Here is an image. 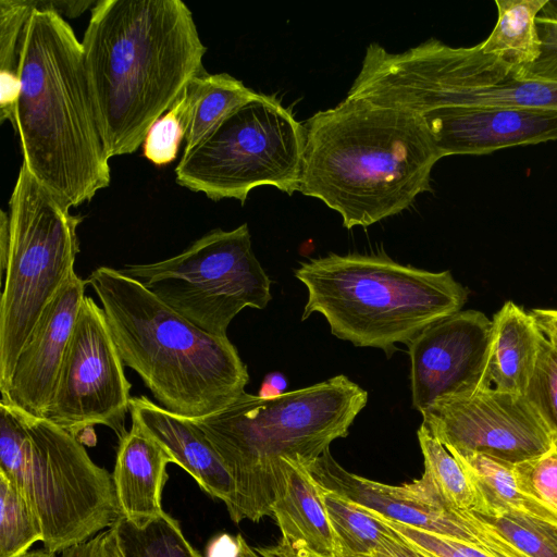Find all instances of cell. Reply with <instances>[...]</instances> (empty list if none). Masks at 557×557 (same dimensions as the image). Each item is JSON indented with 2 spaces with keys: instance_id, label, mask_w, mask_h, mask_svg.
<instances>
[{
  "instance_id": "cell-3",
  "label": "cell",
  "mask_w": 557,
  "mask_h": 557,
  "mask_svg": "<svg viewBox=\"0 0 557 557\" xmlns=\"http://www.w3.org/2000/svg\"><path fill=\"white\" fill-rule=\"evenodd\" d=\"M20 81L14 129L23 163L69 208L90 201L110 184L109 158L82 42L57 11L34 3L21 36Z\"/></svg>"
},
{
  "instance_id": "cell-13",
  "label": "cell",
  "mask_w": 557,
  "mask_h": 557,
  "mask_svg": "<svg viewBox=\"0 0 557 557\" xmlns=\"http://www.w3.org/2000/svg\"><path fill=\"white\" fill-rule=\"evenodd\" d=\"M422 423L450 453L517 465L548 453L554 437L524 395L482 387L436 404Z\"/></svg>"
},
{
  "instance_id": "cell-6",
  "label": "cell",
  "mask_w": 557,
  "mask_h": 557,
  "mask_svg": "<svg viewBox=\"0 0 557 557\" xmlns=\"http://www.w3.org/2000/svg\"><path fill=\"white\" fill-rule=\"evenodd\" d=\"M294 274L308 292L301 320L318 312L337 338L388 356L395 344H408L468 299L450 271L401 264L382 253H330L301 262Z\"/></svg>"
},
{
  "instance_id": "cell-1",
  "label": "cell",
  "mask_w": 557,
  "mask_h": 557,
  "mask_svg": "<svg viewBox=\"0 0 557 557\" xmlns=\"http://www.w3.org/2000/svg\"><path fill=\"white\" fill-rule=\"evenodd\" d=\"M108 158L129 154L196 77L207 51L181 0H99L82 40Z\"/></svg>"
},
{
  "instance_id": "cell-15",
  "label": "cell",
  "mask_w": 557,
  "mask_h": 557,
  "mask_svg": "<svg viewBox=\"0 0 557 557\" xmlns=\"http://www.w3.org/2000/svg\"><path fill=\"white\" fill-rule=\"evenodd\" d=\"M306 467L323 487L386 519L479 544L470 512L453 508L423 475L401 485L372 481L344 469L330 448Z\"/></svg>"
},
{
  "instance_id": "cell-18",
  "label": "cell",
  "mask_w": 557,
  "mask_h": 557,
  "mask_svg": "<svg viewBox=\"0 0 557 557\" xmlns=\"http://www.w3.org/2000/svg\"><path fill=\"white\" fill-rule=\"evenodd\" d=\"M271 517L281 531L277 543L295 557H338L323 486L304 463L280 461Z\"/></svg>"
},
{
  "instance_id": "cell-28",
  "label": "cell",
  "mask_w": 557,
  "mask_h": 557,
  "mask_svg": "<svg viewBox=\"0 0 557 557\" xmlns=\"http://www.w3.org/2000/svg\"><path fill=\"white\" fill-rule=\"evenodd\" d=\"M417 435L424 460L422 475L453 508L459 511L474 510V493L459 461L423 423Z\"/></svg>"
},
{
  "instance_id": "cell-44",
  "label": "cell",
  "mask_w": 557,
  "mask_h": 557,
  "mask_svg": "<svg viewBox=\"0 0 557 557\" xmlns=\"http://www.w3.org/2000/svg\"><path fill=\"white\" fill-rule=\"evenodd\" d=\"M99 539L100 533L85 543L65 549L62 557H95Z\"/></svg>"
},
{
  "instance_id": "cell-46",
  "label": "cell",
  "mask_w": 557,
  "mask_h": 557,
  "mask_svg": "<svg viewBox=\"0 0 557 557\" xmlns=\"http://www.w3.org/2000/svg\"><path fill=\"white\" fill-rule=\"evenodd\" d=\"M194 557H205L203 555H201L196 548L194 550Z\"/></svg>"
},
{
  "instance_id": "cell-10",
  "label": "cell",
  "mask_w": 557,
  "mask_h": 557,
  "mask_svg": "<svg viewBox=\"0 0 557 557\" xmlns=\"http://www.w3.org/2000/svg\"><path fill=\"white\" fill-rule=\"evenodd\" d=\"M305 125L274 97L257 95L233 111L175 168L178 185L218 201L245 203L259 186L298 191L305 149Z\"/></svg>"
},
{
  "instance_id": "cell-32",
  "label": "cell",
  "mask_w": 557,
  "mask_h": 557,
  "mask_svg": "<svg viewBox=\"0 0 557 557\" xmlns=\"http://www.w3.org/2000/svg\"><path fill=\"white\" fill-rule=\"evenodd\" d=\"M524 396L557 437V342L544 336Z\"/></svg>"
},
{
  "instance_id": "cell-24",
  "label": "cell",
  "mask_w": 557,
  "mask_h": 557,
  "mask_svg": "<svg viewBox=\"0 0 557 557\" xmlns=\"http://www.w3.org/2000/svg\"><path fill=\"white\" fill-rule=\"evenodd\" d=\"M338 557H369L394 533L375 512L323 487Z\"/></svg>"
},
{
  "instance_id": "cell-19",
  "label": "cell",
  "mask_w": 557,
  "mask_h": 557,
  "mask_svg": "<svg viewBox=\"0 0 557 557\" xmlns=\"http://www.w3.org/2000/svg\"><path fill=\"white\" fill-rule=\"evenodd\" d=\"M132 423L160 443L173 463L183 468L210 496L230 505L234 482L221 457L194 421L176 416L148 397H132Z\"/></svg>"
},
{
  "instance_id": "cell-29",
  "label": "cell",
  "mask_w": 557,
  "mask_h": 557,
  "mask_svg": "<svg viewBox=\"0 0 557 557\" xmlns=\"http://www.w3.org/2000/svg\"><path fill=\"white\" fill-rule=\"evenodd\" d=\"M42 537L34 507L20 487L0 471V557H18Z\"/></svg>"
},
{
  "instance_id": "cell-16",
  "label": "cell",
  "mask_w": 557,
  "mask_h": 557,
  "mask_svg": "<svg viewBox=\"0 0 557 557\" xmlns=\"http://www.w3.org/2000/svg\"><path fill=\"white\" fill-rule=\"evenodd\" d=\"M441 158L557 140V111L457 106L422 115Z\"/></svg>"
},
{
  "instance_id": "cell-25",
  "label": "cell",
  "mask_w": 557,
  "mask_h": 557,
  "mask_svg": "<svg viewBox=\"0 0 557 557\" xmlns=\"http://www.w3.org/2000/svg\"><path fill=\"white\" fill-rule=\"evenodd\" d=\"M256 95L255 90L227 73L200 75L184 150L200 143L233 111Z\"/></svg>"
},
{
  "instance_id": "cell-7",
  "label": "cell",
  "mask_w": 557,
  "mask_h": 557,
  "mask_svg": "<svg viewBox=\"0 0 557 557\" xmlns=\"http://www.w3.org/2000/svg\"><path fill=\"white\" fill-rule=\"evenodd\" d=\"M0 471L34 507L48 552L85 543L122 517L112 474L92 461L77 437L3 399Z\"/></svg>"
},
{
  "instance_id": "cell-22",
  "label": "cell",
  "mask_w": 557,
  "mask_h": 557,
  "mask_svg": "<svg viewBox=\"0 0 557 557\" xmlns=\"http://www.w3.org/2000/svg\"><path fill=\"white\" fill-rule=\"evenodd\" d=\"M466 471L475 497L472 511L483 515L520 512L557 524V512L519 485L513 466L479 453H451Z\"/></svg>"
},
{
  "instance_id": "cell-37",
  "label": "cell",
  "mask_w": 557,
  "mask_h": 557,
  "mask_svg": "<svg viewBox=\"0 0 557 557\" xmlns=\"http://www.w3.org/2000/svg\"><path fill=\"white\" fill-rule=\"evenodd\" d=\"M370 557H435L401 537L396 531Z\"/></svg>"
},
{
  "instance_id": "cell-9",
  "label": "cell",
  "mask_w": 557,
  "mask_h": 557,
  "mask_svg": "<svg viewBox=\"0 0 557 557\" xmlns=\"http://www.w3.org/2000/svg\"><path fill=\"white\" fill-rule=\"evenodd\" d=\"M11 242L0 299V392L44 309L72 276L79 252L74 215L22 162L9 201Z\"/></svg>"
},
{
  "instance_id": "cell-48",
  "label": "cell",
  "mask_w": 557,
  "mask_h": 557,
  "mask_svg": "<svg viewBox=\"0 0 557 557\" xmlns=\"http://www.w3.org/2000/svg\"><path fill=\"white\" fill-rule=\"evenodd\" d=\"M554 3H555V5H556V8H557V0H554Z\"/></svg>"
},
{
  "instance_id": "cell-8",
  "label": "cell",
  "mask_w": 557,
  "mask_h": 557,
  "mask_svg": "<svg viewBox=\"0 0 557 557\" xmlns=\"http://www.w3.org/2000/svg\"><path fill=\"white\" fill-rule=\"evenodd\" d=\"M512 65L480 44L450 47L435 38L404 52L379 44L364 54L360 87L369 101L423 115L457 106L557 111V83L516 77Z\"/></svg>"
},
{
  "instance_id": "cell-47",
  "label": "cell",
  "mask_w": 557,
  "mask_h": 557,
  "mask_svg": "<svg viewBox=\"0 0 557 557\" xmlns=\"http://www.w3.org/2000/svg\"><path fill=\"white\" fill-rule=\"evenodd\" d=\"M554 448L556 449L557 451V437H554Z\"/></svg>"
},
{
  "instance_id": "cell-41",
  "label": "cell",
  "mask_w": 557,
  "mask_h": 557,
  "mask_svg": "<svg viewBox=\"0 0 557 557\" xmlns=\"http://www.w3.org/2000/svg\"><path fill=\"white\" fill-rule=\"evenodd\" d=\"M95 557H124L114 527L100 533Z\"/></svg>"
},
{
  "instance_id": "cell-20",
  "label": "cell",
  "mask_w": 557,
  "mask_h": 557,
  "mask_svg": "<svg viewBox=\"0 0 557 557\" xmlns=\"http://www.w3.org/2000/svg\"><path fill=\"white\" fill-rule=\"evenodd\" d=\"M173 460L165 448L132 423L121 438L112 473L123 518L141 522L160 515L168 465Z\"/></svg>"
},
{
  "instance_id": "cell-30",
  "label": "cell",
  "mask_w": 557,
  "mask_h": 557,
  "mask_svg": "<svg viewBox=\"0 0 557 557\" xmlns=\"http://www.w3.org/2000/svg\"><path fill=\"white\" fill-rule=\"evenodd\" d=\"M198 77L185 87L172 107L154 122L143 143L145 158L157 166L171 163L177 156L182 140H185L197 96Z\"/></svg>"
},
{
  "instance_id": "cell-17",
  "label": "cell",
  "mask_w": 557,
  "mask_h": 557,
  "mask_svg": "<svg viewBox=\"0 0 557 557\" xmlns=\"http://www.w3.org/2000/svg\"><path fill=\"white\" fill-rule=\"evenodd\" d=\"M86 284L73 273L44 309L18 355L10 386L1 395L30 417L45 419Z\"/></svg>"
},
{
  "instance_id": "cell-34",
  "label": "cell",
  "mask_w": 557,
  "mask_h": 557,
  "mask_svg": "<svg viewBox=\"0 0 557 557\" xmlns=\"http://www.w3.org/2000/svg\"><path fill=\"white\" fill-rule=\"evenodd\" d=\"M522 491L557 512V451L513 466Z\"/></svg>"
},
{
  "instance_id": "cell-42",
  "label": "cell",
  "mask_w": 557,
  "mask_h": 557,
  "mask_svg": "<svg viewBox=\"0 0 557 557\" xmlns=\"http://www.w3.org/2000/svg\"><path fill=\"white\" fill-rule=\"evenodd\" d=\"M287 381L285 376L278 372H272L265 375L258 396L265 399L274 398L285 393Z\"/></svg>"
},
{
  "instance_id": "cell-43",
  "label": "cell",
  "mask_w": 557,
  "mask_h": 557,
  "mask_svg": "<svg viewBox=\"0 0 557 557\" xmlns=\"http://www.w3.org/2000/svg\"><path fill=\"white\" fill-rule=\"evenodd\" d=\"M10 242H11V233H10V214L9 212L1 210V218H0V267H1V274L3 276L7 260L9 256V249H10Z\"/></svg>"
},
{
  "instance_id": "cell-35",
  "label": "cell",
  "mask_w": 557,
  "mask_h": 557,
  "mask_svg": "<svg viewBox=\"0 0 557 557\" xmlns=\"http://www.w3.org/2000/svg\"><path fill=\"white\" fill-rule=\"evenodd\" d=\"M372 511V510H371ZM374 512V511H373ZM376 513V512H375ZM380 516L384 522L418 548L435 557H491L479 545L420 530Z\"/></svg>"
},
{
  "instance_id": "cell-38",
  "label": "cell",
  "mask_w": 557,
  "mask_h": 557,
  "mask_svg": "<svg viewBox=\"0 0 557 557\" xmlns=\"http://www.w3.org/2000/svg\"><path fill=\"white\" fill-rule=\"evenodd\" d=\"M205 557H239L236 537L223 533L212 539Z\"/></svg>"
},
{
  "instance_id": "cell-27",
  "label": "cell",
  "mask_w": 557,
  "mask_h": 557,
  "mask_svg": "<svg viewBox=\"0 0 557 557\" xmlns=\"http://www.w3.org/2000/svg\"><path fill=\"white\" fill-rule=\"evenodd\" d=\"M33 0H0V122L15 125V107L21 90L20 47Z\"/></svg>"
},
{
  "instance_id": "cell-31",
  "label": "cell",
  "mask_w": 557,
  "mask_h": 557,
  "mask_svg": "<svg viewBox=\"0 0 557 557\" xmlns=\"http://www.w3.org/2000/svg\"><path fill=\"white\" fill-rule=\"evenodd\" d=\"M470 512L527 556L557 557V524L520 512Z\"/></svg>"
},
{
  "instance_id": "cell-23",
  "label": "cell",
  "mask_w": 557,
  "mask_h": 557,
  "mask_svg": "<svg viewBox=\"0 0 557 557\" xmlns=\"http://www.w3.org/2000/svg\"><path fill=\"white\" fill-rule=\"evenodd\" d=\"M547 2L495 0L497 22L488 37L480 42L481 50L513 67H524L535 62L541 53L535 20Z\"/></svg>"
},
{
  "instance_id": "cell-14",
  "label": "cell",
  "mask_w": 557,
  "mask_h": 557,
  "mask_svg": "<svg viewBox=\"0 0 557 557\" xmlns=\"http://www.w3.org/2000/svg\"><path fill=\"white\" fill-rule=\"evenodd\" d=\"M492 320L460 310L421 331L408 346L412 408L421 414L436 404L485 386Z\"/></svg>"
},
{
  "instance_id": "cell-33",
  "label": "cell",
  "mask_w": 557,
  "mask_h": 557,
  "mask_svg": "<svg viewBox=\"0 0 557 557\" xmlns=\"http://www.w3.org/2000/svg\"><path fill=\"white\" fill-rule=\"evenodd\" d=\"M541 40V53L524 67H512L516 77L557 83V8L548 0L535 20Z\"/></svg>"
},
{
  "instance_id": "cell-4",
  "label": "cell",
  "mask_w": 557,
  "mask_h": 557,
  "mask_svg": "<svg viewBox=\"0 0 557 557\" xmlns=\"http://www.w3.org/2000/svg\"><path fill=\"white\" fill-rule=\"evenodd\" d=\"M86 282L101 302L124 366L161 407L197 421L245 392L247 366L227 336L201 330L120 269L98 267Z\"/></svg>"
},
{
  "instance_id": "cell-26",
  "label": "cell",
  "mask_w": 557,
  "mask_h": 557,
  "mask_svg": "<svg viewBox=\"0 0 557 557\" xmlns=\"http://www.w3.org/2000/svg\"><path fill=\"white\" fill-rule=\"evenodd\" d=\"M113 527L124 557H194L180 522L164 510L141 522L121 517Z\"/></svg>"
},
{
  "instance_id": "cell-40",
  "label": "cell",
  "mask_w": 557,
  "mask_h": 557,
  "mask_svg": "<svg viewBox=\"0 0 557 557\" xmlns=\"http://www.w3.org/2000/svg\"><path fill=\"white\" fill-rule=\"evenodd\" d=\"M530 313L544 336L557 342V309H533Z\"/></svg>"
},
{
  "instance_id": "cell-39",
  "label": "cell",
  "mask_w": 557,
  "mask_h": 557,
  "mask_svg": "<svg viewBox=\"0 0 557 557\" xmlns=\"http://www.w3.org/2000/svg\"><path fill=\"white\" fill-rule=\"evenodd\" d=\"M235 537L238 544L239 557H295L278 543L269 547L252 548L240 534Z\"/></svg>"
},
{
  "instance_id": "cell-2",
  "label": "cell",
  "mask_w": 557,
  "mask_h": 557,
  "mask_svg": "<svg viewBox=\"0 0 557 557\" xmlns=\"http://www.w3.org/2000/svg\"><path fill=\"white\" fill-rule=\"evenodd\" d=\"M305 131L298 191L336 211L346 228L398 214L432 189L442 158L421 115L346 97Z\"/></svg>"
},
{
  "instance_id": "cell-49",
  "label": "cell",
  "mask_w": 557,
  "mask_h": 557,
  "mask_svg": "<svg viewBox=\"0 0 557 557\" xmlns=\"http://www.w3.org/2000/svg\"><path fill=\"white\" fill-rule=\"evenodd\" d=\"M370 557V556H369Z\"/></svg>"
},
{
  "instance_id": "cell-5",
  "label": "cell",
  "mask_w": 557,
  "mask_h": 557,
  "mask_svg": "<svg viewBox=\"0 0 557 557\" xmlns=\"http://www.w3.org/2000/svg\"><path fill=\"white\" fill-rule=\"evenodd\" d=\"M367 401V391L339 374L269 399L244 392L195 421L233 479L234 496L226 506L232 521L271 516L280 461L312 462L348 435Z\"/></svg>"
},
{
  "instance_id": "cell-12",
  "label": "cell",
  "mask_w": 557,
  "mask_h": 557,
  "mask_svg": "<svg viewBox=\"0 0 557 557\" xmlns=\"http://www.w3.org/2000/svg\"><path fill=\"white\" fill-rule=\"evenodd\" d=\"M124 367L102 307L85 296L45 419L77 438L98 424L121 438L132 399Z\"/></svg>"
},
{
  "instance_id": "cell-11",
  "label": "cell",
  "mask_w": 557,
  "mask_h": 557,
  "mask_svg": "<svg viewBox=\"0 0 557 557\" xmlns=\"http://www.w3.org/2000/svg\"><path fill=\"white\" fill-rule=\"evenodd\" d=\"M120 271L215 336H227L243 309H264L272 299L271 280L255 256L246 223L231 231L215 228L171 258Z\"/></svg>"
},
{
  "instance_id": "cell-45",
  "label": "cell",
  "mask_w": 557,
  "mask_h": 557,
  "mask_svg": "<svg viewBox=\"0 0 557 557\" xmlns=\"http://www.w3.org/2000/svg\"><path fill=\"white\" fill-rule=\"evenodd\" d=\"M18 557H57V554L46 549L29 550Z\"/></svg>"
},
{
  "instance_id": "cell-21",
  "label": "cell",
  "mask_w": 557,
  "mask_h": 557,
  "mask_svg": "<svg viewBox=\"0 0 557 557\" xmlns=\"http://www.w3.org/2000/svg\"><path fill=\"white\" fill-rule=\"evenodd\" d=\"M543 338L531 313L507 301L492 319L485 386L524 395Z\"/></svg>"
},
{
  "instance_id": "cell-36",
  "label": "cell",
  "mask_w": 557,
  "mask_h": 557,
  "mask_svg": "<svg viewBox=\"0 0 557 557\" xmlns=\"http://www.w3.org/2000/svg\"><path fill=\"white\" fill-rule=\"evenodd\" d=\"M470 515L476 528L478 545L491 557H529Z\"/></svg>"
}]
</instances>
